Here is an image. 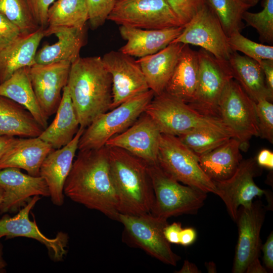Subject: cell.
Segmentation results:
<instances>
[{"instance_id": "obj_50", "label": "cell", "mask_w": 273, "mask_h": 273, "mask_svg": "<svg viewBox=\"0 0 273 273\" xmlns=\"http://www.w3.org/2000/svg\"><path fill=\"white\" fill-rule=\"evenodd\" d=\"M179 273H199L201 272L197 266L188 260L184 261L181 268L178 271Z\"/></svg>"}, {"instance_id": "obj_16", "label": "cell", "mask_w": 273, "mask_h": 273, "mask_svg": "<svg viewBox=\"0 0 273 273\" xmlns=\"http://www.w3.org/2000/svg\"><path fill=\"white\" fill-rule=\"evenodd\" d=\"M71 63L62 61L49 64H35L28 67L35 95L44 114L49 118L59 106L61 92L67 85Z\"/></svg>"}, {"instance_id": "obj_23", "label": "cell", "mask_w": 273, "mask_h": 273, "mask_svg": "<svg viewBox=\"0 0 273 273\" xmlns=\"http://www.w3.org/2000/svg\"><path fill=\"white\" fill-rule=\"evenodd\" d=\"M53 150L38 136L18 138L0 158V170L14 167L23 169L32 176H38L42 162Z\"/></svg>"}, {"instance_id": "obj_14", "label": "cell", "mask_w": 273, "mask_h": 273, "mask_svg": "<svg viewBox=\"0 0 273 273\" xmlns=\"http://www.w3.org/2000/svg\"><path fill=\"white\" fill-rule=\"evenodd\" d=\"M260 173L256 159L242 160L235 173L222 181H213L216 187L215 195L224 202L231 218L236 222L239 207L250 208L253 200L267 193L258 187L254 177Z\"/></svg>"}, {"instance_id": "obj_38", "label": "cell", "mask_w": 273, "mask_h": 273, "mask_svg": "<svg viewBox=\"0 0 273 273\" xmlns=\"http://www.w3.org/2000/svg\"><path fill=\"white\" fill-rule=\"evenodd\" d=\"M259 136L273 143V104L263 99L255 102Z\"/></svg>"}, {"instance_id": "obj_24", "label": "cell", "mask_w": 273, "mask_h": 273, "mask_svg": "<svg viewBox=\"0 0 273 273\" xmlns=\"http://www.w3.org/2000/svg\"><path fill=\"white\" fill-rule=\"evenodd\" d=\"M199 74L197 52L184 44L164 92L189 103L195 95Z\"/></svg>"}, {"instance_id": "obj_1", "label": "cell", "mask_w": 273, "mask_h": 273, "mask_svg": "<svg viewBox=\"0 0 273 273\" xmlns=\"http://www.w3.org/2000/svg\"><path fill=\"white\" fill-rule=\"evenodd\" d=\"M64 193L73 201L118 220V200L106 146L78 150L66 180Z\"/></svg>"}, {"instance_id": "obj_10", "label": "cell", "mask_w": 273, "mask_h": 273, "mask_svg": "<svg viewBox=\"0 0 273 273\" xmlns=\"http://www.w3.org/2000/svg\"><path fill=\"white\" fill-rule=\"evenodd\" d=\"M107 20L145 29L183 25L166 0H117Z\"/></svg>"}, {"instance_id": "obj_41", "label": "cell", "mask_w": 273, "mask_h": 273, "mask_svg": "<svg viewBox=\"0 0 273 273\" xmlns=\"http://www.w3.org/2000/svg\"><path fill=\"white\" fill-rule=\"evenodd\" d=\"M22 35L20 29L0 13V51Z\"/></svg>"}, {"instance_id": "obj_26", "label": "cell", "mask_w": 273, "mask_h": 273, "mask_svg": "<svg viewBox=\"0 0 273 273\" xmlns=\"http://www.w3.org/2000/svg\"><path fill=\"white\" fill-rule=\"evenodd\" d=\"M183 46L181 43H171L159 52L136 60L155 95L164 92Z\"/></svg>"}, {"instance_id": "obj_36", "label": "cell", "mask_w": 273, "mask_h": 273, "mask_svg": "<svg viewBox=\"0 0 273 273\" xmlns=\"http://www.w3.org/2000/svg\"><path fill=\"white\" fill-rule=\"evenodd\" d=\"M262 10L257 13L245 11L242 15L248 25L255 28L261 41L273 42V0H262Z\"/></svg>"}, {"instance_id": "obj_33", "label": "cell", "mask_w": 273, "mask_h": 273, "mask_svg": "<svg viewBox=\"0 0 273 273\" xmlns=\"http://www.w3.org/2000/svg\"><path fill=\"white\" fill-rule=\"evenodd\" d=\"M219 20L225 34L229 37L235 32H241L244 24L242 15L249 8L240 0H206Z\"/></svg>"}, {"instance_id": "obj_18", "label": "cell", "mask_w": 273, "mask_h": 273, "mask_svg": "<svg viewBox=\"0 0 273 273\" xmlns=\"http://www.w3.org/2000/svg\"><path fill=\"white\" fill-rule=\"evenodd\" d=\"M265 212L259 202L253 203L249 208L239 209L236 222L238 240L236 248L232 272H245L248 266L259 259L261 249L260 233Z\"/></svg>"}, {"instance_id": "obj_37", "label": "cell", "mask_w": 273, "mask_h": 273, "mask_svg": "<svg viewBox=\"0 0 273 273\" xmlns=\"http://www.w3.org/2000/svg\"><path fill=\"white\" fill-rule=\"evenodd\" d=\"M232 51H239L258 62L263 60H273V47L254 42L237 31L228 37Z\"/></svg>"}, {"instance_id": "obj_4", "label": "cell", "mask_w": 273, "mask_h": 273, "mask_svg": "<svg viewBox=\"0 0 273 273\" xmlns=\"http://www.w3.org/2000/svg\"><path fill=\"white\" fill-rule=\"evenodd\" d=\"M161 133L178 136L197 130L220 132L235 138L219 118L207 116L165 92L155 95L145 110Z\"/></svg>"}, {"instance_id": "obj_44", "label": "cell", "mask_w": 273, "mask_h": 273, "mask_svg": "<svg viewBox=\"0 0 273 273\" xmlns=\"http://www.w3.org/2000/svg\"><path fill=\"white\" fill-rule=\"evenodd\" d=\"M263 253V261L266 267L273 269V234L272 232L268 236L265 243L261 247Z\"/></svg>"}, {"instance_id": "obj_27", "label": "cell", "mask_w": 273, "mask_h": 273, "mask_svg": "<svg viewBox=\"0 0 273 273\" xmlns=\"http://www.w3.org/2000/svg\"><path fill=\"white\" fill-rule=\"evenodd\" d=\"M59 106L53 122L38 136L54 149L70 143L80 127L79 120L67 85L63 89Z\"/></svg>"}, {"instance_id": "obj_6", "label": "cell", "mask_w": 273, "mask_h": 273, "mask_svg": "<svg viewBox=\"0 0 273 273\" xmlns=\"http://www.w3.org/2000/svg\"><path fill=\"white\" fill-rule=\"evenodd\" d=\"M154 96V93L149 89L99 115L84 129L78 150H95L104 147L109 139L124 131L138 119Z\"/></svg>"}, {"instance_id": "obj_21", "label": "cell", "mask_w": 273, "mask_h": 273, "mask_svg": "<svg viewBox=\"0 0 273 273\" xmlns=\"http://www.w3.org/2000/svg\"><path fill=\"white\" fill-rule=\"evenodd\" d=\"M185 25L159 29L120 26L119 32L126 43L120 49L131 57L142 58L165 48L182 32Z\"/></svg>"}, {"instance_id": "obj_47", "label": "cell", "mask_w": 273, "mask_h": 273, "mask_svg": "<svg viewBox=\"0 0 273 273\" xmlns=\"http://www.w3.org/2000/svg\"><path fill=\"white\" fill-rule=\"evenodd\" d=\"M196 238V232L191 228L182 229L180 236L179 243L184 246H187L193 244Z\"/></svg>"}, {"instance_id": "obj_29", "label": "cell", "mask_w": 273, "mask_h": 273, "mask_svg": "<svg viewBox=\"0 0 273 273\" xmlns=\"http://www.w3.org/2000/svg\"><path fill=\"white\" fill-rule=\"evenodd\" d=\"M228 61L233 78L252 100L255 102L263 99L272 101L273 94L267 87L262 70L258 62L235 51L232 52Z\"/></svg>"}, {"instance_id": "obj_9", "label": "cell", "mask_w": 273, "mask_h": 273, "mask_svg": "<svg viewBox=\"0 0 273 273\" xmlns=\"http://www.w3.org/2000/svg\"><path fill=\"white\" fill-rule=\"evenodd\" d=\"M219 114L240 142L242 150L247 149L253 136H259L255 102L234 78L228 82L221 96Z\"/></svg>"}, {"instance_id": "obj_31", "label": "cell", "mask_w": 273, "mask_h": 273, "mask_svg": "<svg viewBox=\"0 0 273 273\" xmlns=\"http://www.w3.org/2000/svg\"><path fill=\"white\" fill-rule=\"evenodd\" d=\"M0 96L8 98L23 106L43 128L48 126V117L38 102L29 77L28 67L21 68L0 84Z\"/></svg>"}, {"instance_id": "obj_32", "label": "cell", "mask_w": 273, "mask_h": 273, "mask_svg": "<svg viewBox=\"0 0 273 273\" xmlns=\"http://www.w3.org/2000/svg\"><path fill=\"white\" fill-rule=\"evenodd\" d=\"M88 20L85 0H57L48 12L46 28H84Z\"/></svg>"}, {"instance_id": "obj_22", "label": "cell", "mask_w": 273, "mask_h": 273, "mask_svg": "<svg viewBox=\"0 0 273 273\" xmlns=\"http://www.w3.org/2000/svg\"><path fill=\"white\" fill-rule=\"evenodd\" d=\"M44 33L45 36L54 34L58 40L54 44H46L37 51L36 64L45 65L62 61L72 64L80 57V50L85 42V27L46 28Z\"/></svg>"}, {"instance_id": "obj_35", "label": "cell", "mask_w": 273, "mask_h": 273, "mask_svg": "<svg viewBox=\"0 0 273 273\" xmlns=\"http://www.w3.org/2000/svg\"><path fill=\"white\" fill-rule=\"evenodd\" d=\"M177 136L198 156L212 150L232 138L224 133L209 130L192 131Z\"/></svg>"}, {"instance_id": "obj_20", "label": "cell", "mask_w": 273, "mask_h": 273, "mask_svg": "<svg viewBox=\"0 0 273 273\" xmlns=\"http://www.w3.org/2000/svg\"><path fill=\"white\" fill-rule=\"evenodd\" d=\"M85 128L79 127L72 141L64 147L51 152L42 162L39 176L48 186L52 203L61 206L64 202V187L78 150V143Z\"/></svg>"}, {"instance_id": "obj_28", "label": "cell", "mask_w": 273, "mask_h": 273, "mask_svg": "<svg viewBox=\"0 0 273 273\" xmlns=\"http://www.w3.org/2000/svg\"><path fill=\"white\" fill-rule=\"evenodd\" d=\"M241 150L239 141L232 137L212 150L199 156V163L212 180H224L235 173L241 162Z\"/></svg>"}, {"instance_id": "obj_2", "label": "cell", "mask_w": 273, "mask_h": 273, "mask_svg": "<svg viewBox=\"0 0 273 273\" xmlns=\"http://www.w3.org/2000/svg\"><path fill=\"white\" fill-rule=\"evenodd\" d=\"M67 86L80 127L85 128L110 110L112 80L102 57H79L71 64Z\"/></svg>"}, {"instance_id": "obj_49", "label": "cell", "mask_w": 273, "mask_h": 273, "mask_svg": "<svg viewBox=\"0 0 273 273\" xmlns=\"http://www.w3.org/2000/svg\"><path fill=\"white\" fill-rule=\"evenodd\" d=\"M245 272L247 273H266V270L262 266L259 260L255 261L251 263L247 268Z\"/></svg>"}, {"instance_id": "obj_42", "label": "cell", "mask_w": 273, "mask_h": 273, "mask_svg": "<svg viewBox=\"0 0 273 273\" xmlns=\"http://www.w3.org/2000/svg\"><path fill=\"white\" fill-rule=\"evenodd\" d=\"M55 0H27L31 13L39 27L45 29L48 26V12Z\"/></svg>"}, {"instance_id": "obj_17", "label": "cell", "mask_w": 273, "mask_h": 273, "mask_svg": "<svg viewBox=\"0 0 273 273\" xmlns=\"http://www.w3.org/2000/svg\"><path fill=\"white\" fill-rule=\"evenodd\" d=\"M161 133L150 117L144 112L122 132L109 139L105 146L125 150L148 164L158 163Z\"/></svg>"}, {"instance_id": "obj_40", "label": "cell", "mask_w": 273, "mask_h": 273, "mask_svg": "<svg viewBox=\"0 0 273 273\" xmlns=\"http://www.w3.org/2000/svg\"><path fill=\"white\" fill-rule=\"evenodd\" d=\"M182 25L187 24L206 4V0H166Z\"/></svg>"}, {"instance_id": "obj_13", "label": "cell", "mask_w": 273, "mask_h": 273, "mask_svg": "<svg viewBox=\"0 0 273 273\" xmlns=\"http://www.w3.org/2000/svg\"><path fill=\"white\" fill-rule=\"evenodd\" d=\"M102 59L112 80L110 110L150 89L141 67L131 56L111 51Z\"/></svg>"}, {"instance_id": "obj_46", "label": "cell", "mask_w": 273, "mask_h": 273, "mask_svg": "<svg viewBox=\"0 0 273 273\" xmlns=\"http://www.w3.org/2000/svg\"><path fill=\"white\" fill-rule=\"evenodd\" d=\"M259 167H263L270 170L273 169V153L268 149H263L259 152L256 159Z\"/></svg>"}, {"instance_id": "obj_30", "label": "cell", "mask_w": 273, "mask_h": 273, "mask_svg": "<svg viewBox=\"0 0 273 273\" xmlns=\"http://www.w3.org/2000/svg\"><path fill=\"white\" fill-rule=\"evenodd\" d=\"M43 129L23 106L0 96V135L35 138Z\"/></svg>"}, {"instance_id": "obj_52", "label": "cell", "mask_w": 273, "mask_h": 273, "mask_svg": "<svg viewBox=\"0 0 273 273\" xmlns=\"http://www.w3.org/2000/svg\"><path fill=\"white\" fill-rule=\"evenodd\" d=\"M205 265L208 272H216V267L214 262H207Z\"/></svg>"}, {"instance_id": "obj_54", "label": "cell", "mask_w": 273, "mask_h": 273, "mask_svg": "<svg viewBox=\"0 0 273 273\" xmlns=\"http://www.w3.org/2000/svg\"><path fill=\"white\" fill-rule=\"evenodd\" d=\"M3 197H4V190L0 187V206L2 203Z\"/></svg>"}, {"instance_id": "obj_48", "label": "cell", "mask_w": 273, "mask_h": 273, "mask_svg": "<svg viewBox=\"0 0 273 273\" xmlns=\"http://www.w3.org/2000/svg\"><path fill=\"white\" fill-rule=\"evenodd\" d=\"M18 138L7 135H0V158L15 144Z\"/></svg>"}, {"instance_id": "obj_43", "label": "cell", "mask_w": 273, "mask_h": 273, "mask_svg": "<svg viewBox=\"0 0 273 273\" xmlns=\"http://www.w3.org/2000/svg\"><path fill=\"white\" fill-rule=\"evenodd\" d=\"M181 230L180 223L173 222L169 225L168 224L164 230L165 239L169 243L179 244V236Z\"/></svg>"}, {"instance_id": "obj_19", "label": "cell", "mask_w": 273, "mask_h": 273, "mask_svg": "<svg viewBox=\"0 0 273 273\" xmlns=\"http://www.w3.org/2000/svg\"><path fill=\"white\" fill-rule=\"evenodd\" d=\"M0 187L4 190L0 214L19 211L34 196L50 197L47 184L41 176L24 173L19 168L0 170Z\"/></svg>"}, {"instance_id": "obj_39", "label": "cell", "mask_w": 273, "mask_h": 273, "mask_svg": "<svg viewBox=\"0 0 273 273\" xmlns=\"http://www.w3.org/2000/svg\"><path fill=\"white\" fill-rule=\"evenodd\" d=\"M117 0H85L91 28L96 29L103 25L114 8Z\"/></svg>"}, {"instance_id": "obj_15", "label": "cell", "mask_w": 273, "mask_h": 273, "mask_svg": "<svg viewBox=\"0 0 273 273\" xmlns=\"http://www.w3.org/2000/svg\"><path fill=\"white\" fill-rule=\"evenodd\" d=\"M40 199L39 196L32 197L13 217L4 215L0 219V238L22 237L36 240L46 246L51 259L56 262L62 261L67 254L69 241L67 234L61 231L54 238H49L41 232L35 219L32 221L29 219V213Z\"/></svg>"}, {"instance_id": "obj_3", "label": "cell", "mask_w": 273, "mask_h": 273, "mask_svg": "<svg viewBox=\"0 0 273 273\" xmlns=\"http://www.w3.org/2000/svg\"><path fill=\"white\" fill-rule=\"evenodd\" d=\"M107 147L119 213L135 215L150 213L154 194L147 163L123 149Z\"/></svg>"}, {"instance_id": "obj_34", "label": "cell", "mask_w": 273, "mask_h": 273, "mask_svg": "<svg viewBox=\"0 0 273 273\" xmlns=\"http://www.w3.org/2000/svg\"><path fill=\"white\" fill-rule=\"evenodd\" d=\"M0 13L16 25L23 35L31 33L40 27L34 19L27 0H0Z\"/></svg>"}, {"instance_id": "obj_11", "label": "cell", "mask_w": 273, "mask_h": 273, "mask_svg": "<svg viewBox=\"0 0 273 273\" xmlns=\"http://www.w3.org/2000/svg\"><path fill=\"white\" fill-rule=\"evenodd\" d=\"M118 221L134 244L164 263L176 265L180 257L172 251L164 235L167 219L151 213L138 215L119 213Z\"/></svg>"}, {"instance_id": "obj_45", "label": "cell", "mask_w": 273, "mask_h": 273, "mask_svg": "<svg viewBox=\"0 0 273 273\" xmlns=\"http://www.w3.org/2000/svg\"><path fill=\"white\" fill-rule=\"evenodd\" d=\"M258 63L262 70L267 87L273 94V60H263Z\"/></svg>"}, {"instance_id": "obj_5", "label": "cell", "mask_w": 273, "mask_h": 273, "mask_svg": "<svg viewBox=\"0 0 273 273\" xmlns=\"http://www.w3.org/2000/svg\"><path fill=\"white\" fill-rule=\"evenodd\" d=\"M147 165L154 194L151 214L167 219L172 216L195 214L202 207L206 193L181 185L158 163Z\"/></svg>"}, {"instance_id": "obj_8", "label": "cell", "mask_w": 273, "mask_h": 273, "mask_svg": "<svg viewBox=\"0 0 273 273\" xmlns=\"http://www.w3.org/2000/svg\"><path fill=\"white\" fill-rule=\"evenodd\" d=\"M197 54V86L193 100L188 104L202 114L220 118L219 101L227 84L233 78L229 61L219 60L203 49Z\"/></svg>"}, {"instance_id": "obj_53", "label": "cell", "mask_w": 273, "mask_h": 273, "mask_svg": "<svg viewBox=\"0 0 273 273\" xmlns=\"http://www.w3.org/2000/svg\"><path fill=\"white\" fill-rule=\"evenodd\" d=\"M243 3L249 8L254 7L257 4L260 0H240Z\"/></svg>"}, {"instance_id": "obj_7", "label": "cell", "mask_w": 273, "mask_h": 273, "mask_svg": "<svg viewBox=\"0 0 273 273\" xmlns=\"http://www.w3.org/2000/svg\"><path fill=\"white\" fill-rule=\"evenodd\" d=\"M158 163L179 182L205 193H216V187L203 171L198 156L183 144L177 136L161 133Z\"/></svg>"}, {"instance_id": "obj_25", "label": "cell", "mask_w": 273, "mask_h": 273, "mask_svg": "<svg viewBox=\"0 0 273 273\" xmlns=\"http://www.w3.org/2000/svg\"><path fill=\"white\" fill-rule=\"evenodd\" d=\"M44 29L22 35L0 51V84L9 79L16 71L35 64L38 47L44 37Z\"/></svg>"}, {"instance_id": "obj_12", "label": "cell", "mask_w": 273, "mask_h": 273, "mask_svg": "<svg viewBox=\"0 0 273 273\" xmlns=\"http://www.w3.org/2000/svg\"><path fill=\"white\" fill-rule=\"evenodd\" d=\"M173 42L200 47L216 58L226 61L233 52L219 20L207 4L185 25Z\"/></svg>"}, {"instance_id": "obj_51", "label": "cell", "mask_w": 273, "mask_h": 273, "mask_svg": "<svg viewBox=\"0 0 273 273\" xmlns=\"http://www.w3.org/2000/svg\"><path fill=\"white\" fill-rule=\"evenodd\" d=\"M7 264L3 256V246L0 238V273L5 272Z\"/></svg>"}]
</instances>
